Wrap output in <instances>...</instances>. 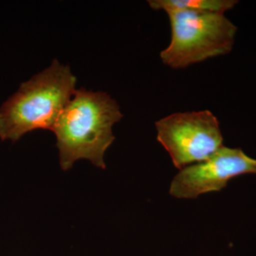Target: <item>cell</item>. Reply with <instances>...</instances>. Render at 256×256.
Wrapping results in <instances>:
<instances>
[{
  "label": "cell",
  "mask_w": 256,
  "mask_h": 256,
  "mask_svg": "<svg viewBox=\"0 0 256 256\" xmlns=\"http://www.w3.org/2000/svg\"><path fill=\"white\" fill-rule=\"evenodd\" d=\"M256 174V160L240 148L222 146L209 158L184 167L173 178L170 194L194 200L200 194L220 192L230 180L242 174Z\"/></svg>",
  "instance_id": "5b68a950"
},
{
  "label": "cell",
  "mask_w": 256,
  "mask_h": 256,
  "mask_svg": "<svg viewBox=\"0 0 256 256\" xmlns=\"http://www.w3.org/2000/svg\"><path fill=\"white\" fill-rule=\"evenodd\" d=\"M172 36L160 58L172 68H184L232 50L238 28L223 14L174 10L166 12Z\"/></svg>",
  "instance_id": "3957f363"
},
{
  "label": "cell",
  "mask_w": 256,
  "mask_h": 256,
  "mask_svg": "<svg viewBox=\"0 0 256 256\" xmlns=\"http://www.w3.org/2000/svg\"><path fill=\"white\" fill-rule=\"evenodd\" d=\"M238 3L236 0H150L149 6L154 10L165 12L174 10H189L223 14L232 9Z\"/></svg>",
  "instance_id": "8992f818"
},
{
  "label": "cell",
  "mask_w": 256,
  "mask_h": 256,
  "mask_svg": "<svg viewBox=\"0 0 256 256\" xmlns=\"http://www.w3.org/2000/svg\"><path fill=\"white\" fill-rule=\"evenodd\" d=\"M122 118L117 102L106 93L76 90L52 130L62 170L82 158L106 169L104 153L115 140L112 128Z\"/></svg>",
  "instance_id": "6da1fadb"
},
{
  "label": "cell",
  "mask_w": 256,
  "mask_h": 256,
  "mask_svg": "<svg viewBox=\"0 0 256 256\" xmlns=\"http://www.w3.org/2000/svg\"><path fill=\"white\" fill-rule=\"evenodd\" d=\"M156 138L178 169L202 162L223 146L220 122L209 110L180 112L156 122Z\"/></svg>",
  "instance_id": "277c9868"
},
{
  "label": "cell",
  "mask_w": 256,
  "mask_h": 256,
  "mask_svg": "<svg viewBox=\"0 0 256 256\" xmlns=\"http://www.w3.org/2000/svg\"><path fill=\"white\" fill-rule=\"evenodd\" d=\"M77 79L57 59L43 72L23 82L0 108V140L18 142L36 130H54L76 92Z\"/></svg>",
  "instance_id": "7a4b0ae2"
}]
</instances>
